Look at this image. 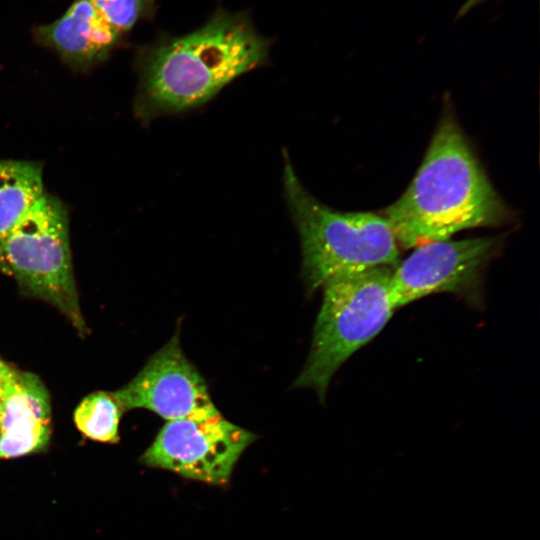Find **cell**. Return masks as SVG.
Segmentation results:
<instances>
[{"instance_id": "6da1fadb", "label": "cell", "mask_w": 540, "mask_h": 540, "mask_svg": "<svg viewBox=\"0 0 540 540\" xmlns=\"http://www.w3.org/2000/svg\"><path fill=\"white\" fill-rule=\"evenodd\" d=\"M269 48L245 14L223 10L186 35L149 46L138 60L137 117L148 122L206 103L261 65Z\"/></svg>"}, {"instance_id": "7a4b0ae2", "label": "cell", "mask_w": 540, "mask_h": 540, "mask_svg": "<svg viewBox=\"0 0 540 540\" xmlns=\"http://www.w3.org/2000/svg\"><path fill=\"white\" fill-rule=\"evenodd\" d=\"M381 215L399 247L411 249L500 225L509 211L458 123L444 116L411 183Z\"/></svg>"}, {"instance_id": "3957f363", "label": "cell", "mask_w": 540, "mask_h": 540, "mask_svg": "<svg viewBox=\"0 0 540 540\" xmlns=\"http://www.w3.org/2000/svg\"><path fill=\"white\" fill-rule=\"evenodd\" d=\"M284 164V191L300 237L309 294L333 277L399 263L400 247L382 215L327 207L304 188L287 155Z\"/></svg>"}, {"instance_id": "277c9868", "label": "cell", "mask_w": 540, "mask_h": 540, "mask_svg": "<svg viewBox=\"0 0 540 540\" xmlns=\"http://www.w3.org/2000/svg\"><path fill=\"white\" fill-rule=\"evenodd\" d=\"M390 267L333 277L322 285L307 361L293 387L313 389L324 400L337 370L386 326L396 309Z\"/></svg>"}, {"instance_id": "5b68a950", "label": "cell", "mask_w": 540, "mask_h": 540, "mask_svg": "<svg viewBox=\"0 0 540 540\" xmlns=\"http://www.w3.org/2000/svg\"><path fill=\"white\" fill-rule=\"evenodd\" d=\"M0 270L21 292L56 307L82 335L66 206L45 193L0 242Z\"/></svg>"}, {"instance_id": "8992f818", "label": "cell", "mask_w": 540, "mask_h": 540, "mask_svg": "<svg viewBox=\"0 0 540 540\" xmlns=\"http://www.w3.org/2000/svg\"><path fill=\"white\" fill-rule=\"evenodd\" d=\"M256 438L221 413L170 420L140 461L189 479L222 485L229 481L238 459Z\"/></svg>"}, {"instance_id": "52a82bcc", "label": "cell", "mask_w": 540, "mask_h": 540, "mask_svg": "<svg viewBox=\"0 0 540 540\" xmlns=\"http://www.w3.org/2000/svg\"><path fill=\"white\" fill-rule=\"evenodd\" d=\"M499 246L497 237H476L450 238L413 248L392 269L390 289L396 309L437 293L475 294Z\"/></svg>"}, {"instance_id": "ba28073f", "label": "cell", "mask_w": 540, "mask_h": 540, "mask_svg": "<svg viewBox=\"0 0 540 540\" xmlns=\"http://www.w3.org/2000/svg\"><path fill=\"white\" fill-rule=\"evenodd\" d=\"M111 394L123 412L148 409L167 421L220 413L205 379L185 356L178 331L129 383Z\"/></svg>"}, {"instance_id": "9c48e42d", "label": "cell", "mask_w": 540, "mask_h": 540, "mask_svg": "<svg viewBox=\"0 0 540 540\" xmlns=\"http://www.w3.org/2000/svg\"><path fill=\"white\" fill-rule=\"evenodd\" d=\"M33 36L81 72L106 60L125 37L88 0H75L60 18L35 27Z\"/></svg>"}, {"instance_id": "30bf717a", "label": "cell", "mask_w": 540, "mask_h": 540, "mask_svg": "<svg viewBox=\"0 0 540 540\" xmlns=\"http://www.w3.org/2000/svg\"><path fill=\"white\" fill-rule=\"evenodd\" d=\"M51 438V404L39 377L17 371L2 399L0 459L44 451Z\"/></svg>"}, {"instance_id": "8fae6325", "label": "cell", "mask_w": 540, "mask_h": 540, "mask_svg": "<svg viewBox=\"0 0 540 540\" xmlns=\"http://www.w3.org/2000/svg\"><path fill=\"white\" fill-rule=\"evenodd\" d=\"M45 193L41 163L0 159V242Z\"/></svg>"}, {"instance_id": "7c38bea8", "label": "cell", "mask_w": 540, "mask_h": 540, "mask_svg": "<svg viewBox=\"0 0 540 540\" xmlns=\"http://www.w3.org/2000/svg\"><path fill=\"white\" fill-rule=\"evenodd\" d=\"M123 410L111 393L97 391L82 399L74 412V422L86 437L104 443L119 441Z\"/></svg>"}, {"instance_id": "4fadbf2b", "label": "cell", "mask_w": 540, "mask_h": 540, "mask_svg": "<svg viewBox=\"0 0 540 540\" xmlns=\"http://www.w3.org/2000/svg\"><path fill=\"white\" fill-rule=\"evenodd\" d=\"M124 36L154 12L155 0H88Z\"/></svg>"}, {"instance_id": "5bb4252c", "label": "cell", "mask_w": 540, "mask_h": 540, "mask_svg": "<svg viewBox=\"0 0 540 540\" xmlns=\"http://www.w3.org/2000/svg\"><path fill=\"white\" fill-rule=\"evenodd\" d=\"M16 372L17 370L7 365L0 359V397H3Z\"/></svg>"}, {"instance_id": "9a60e30c", "label": "cell", "mask_w": 540, "mask_h": 540, "mask_svg": "<svg viewBox=\"0 0 540 540\" xmlns=\"http://www.w3.org/2000/svg\"><path fill=\"white\" fill-rule=\"evenodd\" d=\"M486 0H465L457 13V18H460L469 13L473 8L479 6Z\"/></svg>"}, {"instance_id": "2e32d148", "label": "cell", "mask_w": 540, "mask_h": 540, "mask_svg": "<svg viewBox=\"0 0 540 540\" xmlns=\"http://www.w3.org/2000/svg\"><path fill=\"white\" fill-rule=\"evenodd\" d=\"M2 399L3 397H0V419H1V413H2Z\"/></svg>"}]
</instances>
